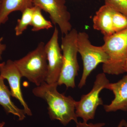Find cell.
I'll return each mask as SVG.
<instances>
[{"label": "cell", "instance_id": "1", "mask_svg": "<svg viewBox=\"0 0 127 127\" xmlns=\"http://www.w3.org/2000/svg\"><path fill=\"white\" fill-rule=\"evenodd\" d=\"M57 83L48 84L43 82L32 90L37 97L45 100L48 105V111L51 120H58L64 126L71 121L78 122L76 115L75 101L70 96H65L57 90Z\"/></svg>", "mask_w": 127, "mask_h": 127}, {"label": "cell", "instance_id": "2", "mask_svg": "<svg viewBox=\"0 0 127 127\" xmlns=\"http://www.w3.org/2000/svg\"><path fill=\"white\" fill-rule=\"evenodd\" d=\"M45 45L41 42L35 49L22 58L14 61L22 77L36 86L46 82L47 77L48 62Z\"/></svg>", "mask_w": 127, "mask_h": 127}, {"label": "cell", "instance_id": "3", "mask_svg": "<svg viewBox=\"0 0 127 127\" xmlns=\"http://www.w3.org/2000/svg\"><path fill=\"white\" fill-rule=\"evenodd\" d=\"M78 34L75 29H72L62 39L61 48L62 52V66L57 83L64 85L67 88H74L75 79L78 74L79 67L77 60L78 53L77 37Z\"/></svg>", "mask_w": 127, "mask_h": 127}, {"label": "cell", "instance_id": "4", "mask_svg": "<svg viewBox=\"0 0 127 127\" xmlns=\"http://www.w3.org/2000/svg\"><path fill=\"white\" fill-rule=\"evenodd\" d=\"M102 46L108 57V61L103 64L105 74L118 75L125 73L124 64L127 58V29L103 37Z\"/></svg>", "mask_w": 127, "mask_h": 127}, {"label": "cell", "instance_id": "5", "mask_svg": "<svg viewBox=\"0 0 127 127\" xmlns=\"http://www.w3.org/2000/svg\"><path fill=\"white\" fill-rule=\"evenodd\" d=\"M77 46L78 53L83 62V72L78 85L81 89L86 85L88 78L98 64L107 62L108 57L102 46H97L92 44L88 34L85 32H78Z\"/></svg>", "mask_w": 127, "mask_h": 127}, {"label": "cell", "instance_id": "6", "mask_svg": "<svg viewBox=\"0 0 127 127\" xmlns=\"http://www.w3.org/2000/svg\"><path fill=\"white\" fill-rule=\"evenodd\" d=\"M109 83L104 72L97 75L91 91L82 95L80 100L76 102L75 112L77 118L82 119L83 122H86L94 119L98 107L103 104L100 93L106 88Z\"/></svg>", "mask_w": 127, "mask_h": 127}, {"label": "cell", "instance_id": "7", "mask_svg": "<svg viewBox=\"0 0 127 127\" xmlns=\"http://www.w3.org/2000/svg\"><path fill=\"white\" fill-rule=\"evenodd\" d=\"M33 4L49 14L51 22L58 26L63 35L72 29L71 14L66 6L65 0H33Z\"/></svg>", "mask_w": 127, "mask_h": 127}, {"label": "cell", "instance_id": "8", "mask_svg": "<svg viewBox=\"0 0 127 127\" xmlns=\"http://www.w3.org/2000/svg\"><path fill=\"white\" fill-rule=\"evenodd\" d=\"M59 31L55 27L51 37L45 45L48 62V73L46 82L57 83L63 64V54L58 42Z\"/></svg>", "mask_w": 127, "mask_h": 127}, {"label": "cell", "instance_id": "9", "mask_svg": "<svg viewBox=\"0 0 127 127\" xmlns=\"http://www.w3.org/2000/svg\"><path fill=\"white\" fill-rule=\"evenodd\" d=\"M0 75L8 81L12 97L20 102L26 115L32 116L31 110L24 100L21 89V80L22 77L14 61L9 59L3 62L0 66Z\"/></svg>", "mask_w": 127, "mask_h": 127}, {"label": "cell", "instance_id": "10", "mask_svg": "<svg viewBox=\"0 0 127 127\" xmlns=\"http://www.w3.org/2000/svg\"><path fill=\"white\" fill-rule=\"evenodd\" d=\"M106 89L112 91L114 98L111 103L103 105L107 112H116L119 110L127 111V75L118 82L108 84Z\"/></svg>", "mask_w": 127, "mask_h": 127}, {"label": "cell", "instance_id": "11", "mask_svg": "<svg viewBox=\"0 0 127 127\" xmlns=\"http://www.w3.org/2000/svg\"><path fill=\"white\" fill-rule=\"evenodd\" d=\"M112 11V7L104 5L96 12L93 19L94 29L101 32L104 37L115 33L113 29Z\"/></svg>", "mask_w": 127, "mask_h": 127}, {"label": "cell", "instance_id": "12", "mask_svg": "<svg viewBox=\"0 0 127 127\" xmlns=\"http://www.w3.org/2000/svg\"><path fill=\"white\" fill-rule=\"evenodd\" d=\"M4 79L0 75V105L6 113L17 116L20 121L23 120L26 115L25 111L23 109L19 108L12 101L10 90L5 84Z\"/></svg>", "mask_w": 127, "mask_h": 127}, {"label": "cell", "instance_id": "13", "mask_svg": "<svg viewBox=\"0 0 127 127\" xmlns=\"http://www.w3.org/2000/svg\"><path fill=\"white\" fill-rule=\"evenodd\" d=\"M34 6L33 0H1L0 26L7 21L12 12L20 11L22 13L26 9Z\"/></svg>", "mask_w": 127, "mask_h": 127}, {"label": "cell", "instance_id": "14", "mask_svg": "<svg viewBox=\"0 0 127 127\" xmlns=\"http://www.w3.org/2000/svg\"><path fill=\"white\" fill-rule=\"evenodd\" d=\"M35 9L31 26L32 27V32H37L41 30H48L53 27L52 22L47 20L44 17L41 12V9L34 6Z\"/></svg>", "mask_w": 127, "mask_h": 127}, {"label": "cell", "instance_id": "15", "mask_svg": "<svg viewBox=\"0 0 127 127\" xmlns=\"http://www.w3.org/2000/svg\"><path fill=\"white\" fill-rule=\"evenodd\" d=\"M34 9V6L26 9L22 12L21 17L18 19L15 28V33L17 36L22 35L28 27L31 26Z\"/></svg>", "mask_w": 127, "mask_h": 127}, {"label": "cell", "instance_id": "16", "mask_svg": "<svg viewBox=\"0 0 127 127\" xmlns=\"http://www.w3.org/2000/svg\"><path fill=\"white\" fill-rule=\"evenodd\" d=\"M112 27L114 33L127 29V16L112 8Z\"/></svg>", "mask_w": 127, "mask_h": 127}, {"label": "cell", "instance_id": "17", "mask_svg": "<svg viewBox=\"0 0 127 127\" xmlns=\"http://www.w3.org/2000/svg\"><path fill=\"white\" fill-rule=\"evenodd\" d=\"M105 4L127 16V0H104Z\"/></svg>", "mask_w": 127, "mask_h": 127}, {"label": "cell", "instance_id": "18", "mask_svg": "<svg viewBox=\"0 0 127 127\" xmlns=\"http://www.w3.org/2000/svg\"><path fill=\"white\" fill-rule=\"evenodd\" d=\"M76 127H103L105 126V124L103 123H88L87 122H78L76 123Z\"/></svg>", "mask_w": 127, "mask_h": 127}, {"label": "cell", "instance_id": "19", "mask_svg": "<svg viewBox=\"0 0 127 127\" xmlns=\"http://www.w3.org/2000/svg\"><path fill=\"white\" fill-rule=\"evenodd\" d=\"M3 40V37L0 38V61L2 60V55L6 48V45L2 43Z\"/></svg>", "mask_w": 127, "mask_h": 127}, {"label": "cell", "instance_id": "20", "mask_svg": "<svg viewBox=\"0 0 127 127\" xmlns=\"http://www.w3.org/2000/svg\"><path fill=\"white\" fill-rule=\"evenodd\" d=\"M127 124V122L124 119H122L120 121L117 127H124Z\"/></svg>", "mask_w": 127, "mask_h": 127}, {"label": "cell", "instance_id": "21", "mask_svg": "<svg viewBox=\"0 0 127 127\" xmlns=\"http://www.w3.org/2000/svg\"><path fill=\"white\" fill-rule=\"evenodd\" d=\"M124 70L125 72L127 73V58L124 66Z\"/></svg>", "mask_w": 127, "mask_h": 127}, {"label": "cell", "instance_id": "22", "mask_svg": "<svg viewBox=\"0 0 127 127\" xmlns=\"http://www.w3.org/2000/svg\"><path fill=\"white\" fill-rule=\"evenodd\" d=\"M5 125V122H4L0 123V127H4Z\"/></svg>", "mask_w": 127, "mask_h": 127}, {"label": "cell", "instance_id": "23", "mask_svg": "<svg viewBox=\"0 0 127 127\" xmlns=\"http://www.w3.org/2000/svg\"><path fill=\"white\" fill-rule=\"evenodd\" d=\"M2 63H3V62L1 63H0V66H1V65H2Z\"/></svg>", "mask_w": 127, "mask_h": 127}, {"label": "cell", "instance_id": "24", "mask_svg": "<svg viewBox=\"0 0 127 127\" xmlns=\"http://www.w3.org/2000/svg\"><path fill=\"white\" fill-rule=\"evenodd\" d=\"M1 2V0H0V8Z\"/></svg>", "mask_w": 127, "mask_h": 127}, {"label": "cell", "instance_id": "25", "mask_svg": "<svg viewBox=\"0 0 127 127\" xmlns=\"http://www.w3.org/2000/svg\"><path fill=\"white\" fill-rule=\"evenodd\" d=\"M124 127H127V125H125V126H124Z\"/></svg>", "mask_w": 127, "mask_h": 127}]
</instances>
